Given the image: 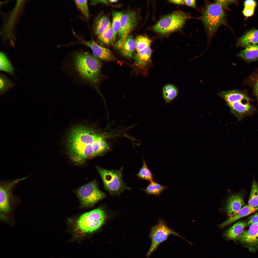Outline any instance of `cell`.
<instances>
[{
    "mask_svg": "<svg viewBox=\"0 0 258 258\" xmlns=\"http://www.w3.org/2000/svg\"><path fill=\"white\" fill-rule=\"evenodd\" d=\"M106 218V212L101 207L81 215L73 225L72 240L80 242L95 232L100 228Z\"/></svg>",
    "mask_w": 258,
    "mask_h": 258,
    "instance_id": "obj_3",
    "label": "cell"
},
{
    "mask_svg": "<svg viewBox=\"0 0 258 258\" xmlns=\"http://www.w3.org/2000/svg\"><path fill=\"white\" fill-rule=\"evenodd\" d=\"M258 210V208H254L248 204L243 206L236 213L229 216L224 222L219 225L222 228Z\"/></svg>",
    "mask_w": 258,
    "mask_h": 258,
    "instance_id": "obj_16",
    "label": "cell"
},
{
    "mask_svg": "<svg viewBox=\"0 0 258 258\" xmlns=\"http://www.w3.org/2000/svg\"><path fill=\"white\" fill-rule=\"evenodd\" d=\"M104 136L85 126L73 128L66 143L70 159L76 164H82L88 159L103 155L110 148Z\"/></svg>",
    "mask_w": 258,
    "mask_h": 258,
    "instance_id": "obj_1",
    "label": "cell"
},
{
    "mask_svg": "<svg viewBox=\"0 0 258 258\" xmlns=\"http://www.w3.org/2000/svg\"><path fill=\"white\" fill-rule=\"evenodd\" d=\"M108 18L106 16L99 17L96 20L94 25L95 34L98 36L103 33L111 26Z\"/></svg>",
    "mask_w": 258,
    "mask_h": 258,
    "instance_id": "obj_23",
    "label": "cell"
},
{
    "mask_svg": "<svg viewBox=\"0 0 258 258\" xmlns=\"http://www.w3.org/2000/svg\"><path fill=\"white\" fill-rule=\"evenodd\" d=\"M216 1L220 4L224 10L227 9L228 6L231 4L236 2V1L234 0H218Z\"/></svg>",
    "mask_w": 258,
    "mask_h": 258,
    "instance_id": "obj_33",
    "label": "cell"
},
{
    "mask_svg": "<svg viewBox=\"0 0 258 258\" xmlns=\"http://www.w3.org/2000/svg\"><path fill=\"white\" fill-rule=\"evenodd\" d=\"M258 44V29H253L249 31L237 40V46L247 48Z\"/></svg>",
    "mask_w": 258,
    "mask_h": 258,
    "instance_id": "obj_17",
    "label": "cell"
},
{
    "mask_svg": "<svg viewBox=\"0 0 258 258\" xmlns=\"http://www.w3.org/2000/svg\"><path fill=\"white\" fill-rule=\"evenodd\" d=\"M74 1L77 6L83 15L86 18H88L89 14L87 0H75Z\"/></svg>",
    "mask_w": 258,
    "mask_h": 258,
    "instance_id": "obj_32",
    "label": "cell"
},
{
    "mask_svg": "<svg viewBox=\"0 0 258 258\" xmlns=\"http://www.w3.org/2000/svg\"><path fill=\"white\" fill-rule=\"evenodd\" d=\"M27 178L26 177L13 180H2L0 181V220L12 226L15 224L13 215L14 211L21 202L19 198L13 194V191L20 182Z\"/></svg>",
    "mask_w": 258,
    "mask_h": 258,
    "instance_id": "obj_2",
    "label": "cell"
},
{
    "mask_svg": "<svg viewBox=\"0 0 258 258\" xmlns=\"http://www.w3.org/2000/svg\"><path fill=\"white\" fill-rule=\"evenodd\" d=\"M115 46L120 53L127 59L133 57L136 49L135 40L131 36L129 35L124 39H119Z\"/></svg>",
    "mask_w": 258,
    "mask_h": 258,
    "instance_id": "obj_14",
    "label": "cell"
},
{
    "mask_svg": "<svg viewBox=\"0 0 258 258\" xmlns=\"http://www.w3.org/2000/svg\"><path fill=\"white\" fill-rule=\"evenodd\" d=\"M168 188L167 186L162 185L153 180L150 182L147 187L142 190L147 195H152L159 197L162 192Z\"/></svg>",
    "mask_w": 258,
    "mask_h": 258,
    "instance_id": "obj_22",
    "label": "cell"
},
{
    "mask_svg": "<svg viewBox=\"0 0 258 258\" xmlns=\"http://www.w3.org/2000/svg\"><path fill=\"white\" fill-rule=\"evenodd\" d=\"M0 62L1 71H5L13 75V67L5 54L3 52L0 53Z\"/></svg>",
    "mask_w": 258,
    "mask_h": 258,
    "instance_id": "obj_27",
    "label": "cell"
},
{
    "mask_svg": "<svg viewBox=\"0 0 258 258\" xmlns=\"http://www.w3.org/2000/svg\"><path fill=\"white\" fill-rule=\"evenodd\" d=\"M237 240L252 252L258 249V223L252 224L248 229L244 230Z\"/></svg>",
    "mask_w": 258,
    "mask_h": 258,
    "instance_id": "obj_10",
    "label": "cell"
},
{
    "mask_svg": "<svg viewBox=\"0 0 258 258\" xmlns=\"http://www.w3.org/2000/svg\"><path fill=\"white\" fill-rule=\"evenodd\" d=\"M247 225V223L244 221H239L229 228L224 235L227 239L236 241Z\"/></svg>",
    "mask_w": 258,
    "mask_h": 258,
    "instance_id": "obj_20",
    "label": "cell"
},
{
    "mask_svg": "<svg viewBox=\"0 0 258 258\" xmlns=\"http://www.w3.org/2000/svg\"><path fill=\"white\" fill-rule=\"evenodd\" d=\"M152 53L150 46L137 52L134 57V65L139 68L145 67L149 62Z\"/></svg>",
    "mask_w": 258,
    "mask_h": 258,
    "instance_id": "obj_19",
    "label": "cell"
},
{
    "mask_svg": "<svg viewBox=\"0 0 258 258\" xmlns=\"http://www.w3.org/2000/svg\"><path fill=\"white\" fill-rule=\"evenodd\" d=\"M237 56L246 62L258 60V45H254L246 48Z\"/></svg>",
    "mask_w": 258,
    "mask_h": 258,
    "instance_id": "obj_21",
    "label": "cell"
},
{
    "mask_svg": "<svg viewBox=\"0 0 258 258\" xmlns=\"http://www.w3.org/2000/svg\"><path fill=\"white\" fill-rule=\"evenodd\" d=\"M245 203L242 196L240 193L233 194L227 201L225 209L228 215L236 213L244 206Z\"/></svg>",
    "mask_w": 258,
    "mask_h": 258,
    "instance_id": "obj_15",
    "label": "cell"
},
{
    "mask_svg": "<svg viewBox=\"0 0 258 258\" xmlns=\"http://www.w3.org/2000/svg\"><path fill=\"white\" fill-rule=\"evenodd\" d=\"M257 94L258 99V92H257Z\"/></svg>",
    "mask_w": 258,
    "mask_h": 258,
    "instance_id": "obj_41",
    "label": "cell"
},
{
    "mask_svg": "<svg viewBox=\"0 0 258 258\" xmlns=\"http://www.w3.org/2000/svg\"><path fill=\"white\" fill-rule=\"evenodd\" d=\"M244 7H250L255 8L256 5V2L254 0H247L244 2Z\"/></svg>",
    "mask_w": 258,
    "mask_h": 258,
    "instance_id": "obj_36",
    "label": "cell"
},
{
    "mask_svg": "<svg viewBox=\"0 0 258 258\" xmlns=\"http://www.w3.org/2000/svg\"><path fill=\"white\" fill-rule=\"evenodd\" d=\"M82 44L89 47L96 57L103 60L111 61H115L117 59L108 48L98 45L93 40L86 41L80 39Z\"/></svg>",
    "mask_w": 258,
    "mask_h": 258,
    "instance_id": "obj_13",
    "label": "cell"
},
{
    "mask_svg": "<svg viewBox=\"0 0 258 258\" xmlns=\"http://www.w3.org/2000/svg\"><path fill=\"white\" fill-rule=\"evenodd\" d=\"M250 101L246 100H237L232 103H227L229 107L231 112L238 120H241L244 117L252 114L255 111L254 106L251 104Z\"/></svg>",
    "mask_w": 258,
    "mask_h": 258,
    "instance_id": "obj_11",
    "label": "cell"
},
{
    "mask_svg": "<svg viewBox=\"0 0 258 258\" xmlns=\"http://www.w3.org/2000/svg\"><path fill=\"white\" fill-rule=\"evenodd\" d=\"M178 93L177 88L172 84H166L163 87V98L167 102H168L172 100L177 96Z\"/></svg>",
    "mask_w": 258,
    "mask_h": 258,
    "instance_id": "obj_24",
    "label": "cell"
},
{
    "mask_svg": "<svg viewBox=\"0 0 258 258\" xmlns=\"http://www.w3.org/2000/svg\"><path fill=\"white\" fill-rule=\"evenodd\" d=\"M120 12H117L113 13V19L111 27L113 32V37L115 40L117 34L120 30L121 20L123 15Z\"/></svg>",
    "mask_w": 258,
    "mask_h": 258,
    "instance_id": "obj_28",
    "label": "cell"
},
{
    "mask_svg": "<svg viewBox=\"0 0 258 258\" xmlns=\"http://www.w3.org/2000/svg\"><path fill=\"white\" fill-rule=\"evenodd\" d=\"M254 10V8L250 7H244L242 13L245 16L249 17L253 14Z\"/></svg>",
    "mask_w": 258,
    "mask_h": 258,
    "instance_id": "obj_35",
    "label": "cell"
},
{
    "mask_svg": "<svg viewBox=\"0 0 258 258\" xmlns=\"http://www.w3.org/2000/svg\"><path fill=\"white\" fill-rule=\"evenodd\" d=\"M224 10L216 0L206 4L203 8L200 18L209 38L214 35L220 26L226 24Z\"/></svg>",
    "mask_w": 258,
    "mask_h": 258,
    "instance_id": "obj_5",
    "label": "cell"
},
{
    "mask_svg": "<svg viewBox=\"0 0 258 258\" xmlns=\"http://www.w3.org/2000/svg\"><path fill=\"white\" fill-rule=\"evenodd\" d=\"M258 223V212L256 213L248 218L247 222V225Z\"/></svg>",
    "mask_w": 258,
    "mask_h": 258,
    "instance_id": "obj_34",
    "label": "cell"
},
{
    "mask_svg": "<svg viewBox=\"0 0 258 258\" xmlns=\"http://www.w3.org/2000/svg\"><path fill=\"white\" fill-rule=\"evenodd\" d=\"M135 13L130 11L123 15L121 20V25L118 33L119 39H124L135 27L137 24Z\"/></svg>",
    "mask_w": 258,
    "mask_h": 258,
    "instance_id": "obj_12",
    "label": "cell"
},
{
    "mask_svg": "<svg viewBox=\"0 0 258 258\" xmlns=\"http://www.w3.org/2000/svg\"><path fill=\"white\" fill-rule=\"evenodd\" d=\"M139 178L150 182L153 181L154 175L148 168L146 161L143 158V165L136 175Z\"/></svg>",
    "mask_w": 258,
    "mask_h": 258,
    "instance_id": "obj_26",
    "label": "cell"
},
{
    "mask_svg": "<svg viewBox=\"0 0 258 258\" xmlns=\"http://www.w3.org/2000/svg\"><path fill=\"white\" fill-rule=\"evenodd\" d=\"M184 4L187 5L192 7L197 8L196 0H184Z\"/></svg>",
    "mask_w": 258,
    "mask_h": 258,
    "instance_id": "obj_37",
    "label": "cell"
},
{
    "mask_svg": "<svg viewBox=\"0 0 258 258\" xmlns=\"http://www.w3.org/2000/svg\"><path fill=\"white\" fill-rule=\"evenodd\" d=\"M169 1L174 4L182 5L184 4V0H170Z\"/></svg>",
    "mask_w": 258,
    "mask_h": 258,
    "instance_id": "obj_38",
    "label": "cell"
},
{
    "mask_svg": "<svg viewBox=\"0 0 258 258\" xmlns=\"http://www.w3.org/2000/svg\"><path fill=\"white\" fill-rule=\"evenodd\" d=\"M118 1L117 0H108L109 2L111 3H114L117 2Z\"/></svg>",
    "mask_w": 258,
    "mask_h": 258,
    "instance_id": "obj_40",
    "label": "cell"
},
{
    "mask_svg": "<svg viewBox=\"0 0 258 258\" xmlns=\"http://www.w3.org/2000/svg\"><path fill=\"white\" fill-rule=\"evenodd\" d=\"M74 62L76 70L83 78L94 84L99 82L102 66L100 59L80 51L75 54Z\"/></svg>",
    "mask_w": 258,
    "mask_h": 258,
    "instance_id": "obj_4",
    "label": "cell"
},
{
    "mask_svg": "<svg viewBox=\"0 0 258 258\" xmlns=\"http://www.w3.org/2000/svg\"><path fill=\"white\" fill-rule=\"evenodd\" d=\"M190 17L188 14L181 11H176L161 18L152 29L161 34L170 33L181 29Z\"/></svg>",
    "mask_w": 258,
    "mask_h": 258,
    "instance_id": "obj_7",
    "label": "cell"
},
{
    "mask_svg": "<svg viewBox=\"0 0 258 258\" xmlns=\"http://www.w3.org/2000/svg\"><path fill=\"white\" fill-rule=\"evenodd\" d=\"M96 168L102 179L105 189L112 196L118 195L126 189H129L122 178L123 167L118 170H108L99 166Z\"/></svg>",
    "mask_w": 258,
    "mask_h": 258,
    "instance_id": "obj_6",
    "label": "cell"
},
{
    "mask_svg": "<svg viewBox=\"0 0 258 258\" xmlns=\"http://www.w3.org/2000/svg\"><path fill=\"white\" fill-rule=\"evenodd\" d=\"M98 38L100 41L105 44L109 45L113 43L115 40L111 26L105 32L98 35Z\"/></svg>",
    "mask_w": 258,
    "mask_h": 258,
    "instance_id": "obj_29",
    "label": "cell"
},
{
    "mask_svg": "<svg viewBox=\"0 0 258 258\" xmlns=\"http://www.w3.org/2000/svg\"><path fill=\"white\" fill-rule=\"evenodd\" d=\"M0 94L5 93L9 89L13 88L14 86L12 81L2 74H0Z\"/></svg>",
    "mask_w": 258,
    "mask_h": 258,
    "instance_id": "obj_31",
    "label": "cell"
},
{
    "mask_svg": "<svg viewBox=\"0 0 258 258\" xmlns=\"http://www.w3.org/2000/svg\"><path fill=\"white\" fill-rule=\"evenodd\" d=\"M76 193L81 205L84 207L93 205L106 196L105 194L99 189L95 180L79 188Z\"/></svg>",
    "mask_w": 258,
    "mask_h": 258,
    "instance_id": "obj_9",
    "label": "cell"
},
{
    "mask_svg": "<svg viewBox=\"0 0 258 258\" xmlns=\"http://www.w3.org/2000/svg\"><path fill=\"white\" fill-rule=\"evenodd\" d=\"M248 204L258 208V184L255 179L252 182Z\"/></svg>",
    "mask_w": 258,
    "mask_h": 258,
    "instance_id": "obj_25",
    "label": "cell"
},
{
    "mask_svg": "<svg viewBox=\"0 0 258 258\" xmlns=\"http://www.w3.org/2000/svg\"><path fill=\"white\" fill-rule=\"evenodd\" d=\"M171 235L183 238L169 227L165 221L160 219L156 225L151 227L149 237L151 240L150 247L146 254L148 258L161 243L166 241Z\"/></svg>",
    "mask_w": 258,
    "mask_h": 258,
    "instance_id": "obj_8",
    "label": "cell"
},
{
    "mask_svg": "<svg viewBox=\"0 0 258 258\" xmlns=\"http://www.w3.org/2000/svg\"><path fill=\"white\" fill-rule=\"evenodd\" d=\"M218 95L227 102V103H232L240 100L250 101L251 100L246 94L238 90L223 91L220 92Z\"/></svg>",
    "mask_w": 258,
    "mask_h": 258,
    "instance_id": "obj_18",
    "label": "cell"
},
{
    "mask_svg": "<svg viewBox=\"0 0 258 258\" xmlns=\"http://www.w3.org/2000/svg\"><path fill=\"white\" fill-rule=\"evenodd\" d=\"M256 88L257 92H258V77L257 79L256 84Z\"/></svg>",
    "mask_w": 258,
    "mask_h": 258,
    "instance_id": "obj_39",
    "label": "cell"
},
{
    "mask_svg": "<svg viewBox=\"0 0 258 258\" xmlns=\"http://www.w3.org/2000/svg\"><path fill=\"white\" fill-rule=\"evenodd\" d=\"M135 40L137 52L150 46L152 42L151 40L145 35H139L136 38Z\"/></svg>",
    "mask_w": 258,
    "mask_h": 258,
    "instance_id": "obj_30",
    "label": "cell"
}]
</instances>
